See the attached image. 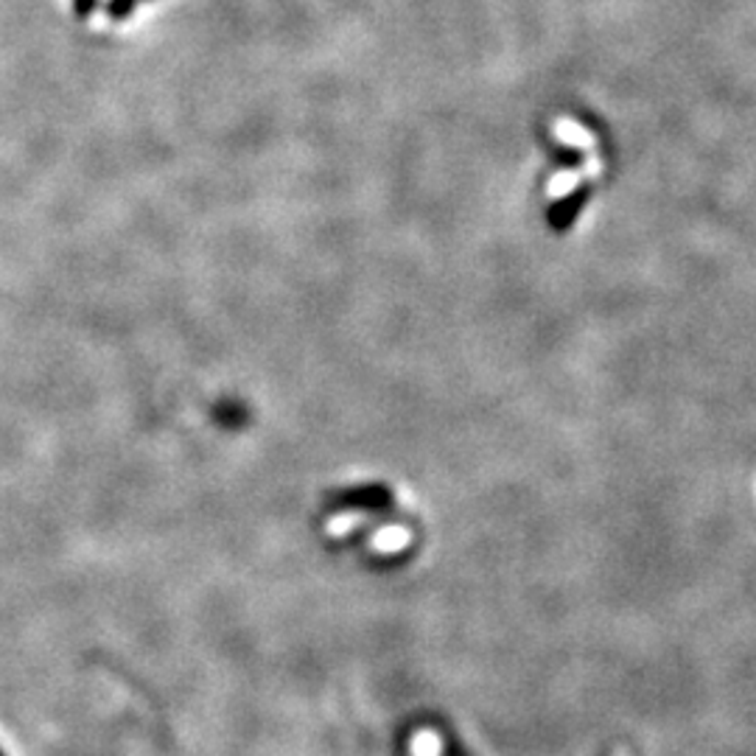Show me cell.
Listing matches in <instances>:
<instances>
[{"mask_svg":"<svg viewBox=\"0 0 756 756\" xmlns=\"http://www.w3.org/2000/svg\"><path fill=\"white\" fill-rule=\"evenodd\" d=\"M140 3H149V0H106V18L115 20V23H121V20L129 18V14L135 12Z\"/></svg>","mask_w":756,"mask_h":756,"instance_id":"obj_1","label":"cell"},{"mask_svg":"<svg viewBox=\"0 0 756 756\" xmlns=\"http://www.w3.org/2000/svg\"><path fill=\"white\" fill-rule=\"evenodd\" d=\"M95 7H99V0H74V14L79 20H88L95 12Z\"/></svg>","mask_w":756,"mask_h":756,"instance_id":"obj_2","label":"cell"}]
</instances>
